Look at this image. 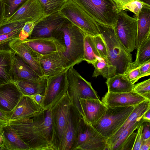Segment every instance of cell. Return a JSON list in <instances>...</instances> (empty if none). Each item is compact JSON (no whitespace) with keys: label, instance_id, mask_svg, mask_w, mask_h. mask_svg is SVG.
<instances>
[{"label":"cell","instance_id":"cell-1","mask_svg":"<svg viewBox=\"0 0 150 150\" xmlns=\"http://www.w3.org/2000/svg\"><path fill=\"white\" fill-rule=\"evenodd\" d=\"M8 123L28 145L30 150H54L51 143L52 124L50 109H43L33 117Z\"/></svg>","mask_w":150,"mask_h":150},{"label":"cell","instance_id":"cell-2","mask_svg":"<svg viewBox=\"0 0 150 150\" xmlns=\"http://www.w3.org/2000/svg\"><path fill=\"white\" fill-rule=\"evenodd\" d=\"M86 35L67 19L54 32L52 37L64 48L62 56L68 69L83 61L84 39Z\"/></svg>","mask_w":150,"mask_h":150},{"label":"cell","instance_id":"cell-3","mask_svg":"<svg viewBox=\"0 0 150 150\" xmlns=\"http://www.w3.org/2000/svg\"><path fill=\"white\" fill-rule=\"evenodd\" d=\"M96 23L107 47V62L115 68V74H123L129 64L132 62V54L120 42L113 28Z\"/></svg>","mask_w":150,"mask_h":150},{"label":"cell","instance_id":"cell-4","mask_svg":"<svg viewBox=\"0 0 150 150\" xmlns=\"http://www.w3.org/2000/svg\"><path fill=\"white\" fill-rule=\"evenodd\" d=\"M96 23L114 28L118 11L112 0H72Z\"/></svg>","mask_w":150,"mask_h":150},{"label":"cell","instance_id":"cell-5","mask_svg":"<svg viewBox=\"0 0 150 150\" xmlns=\"http://www.w3.org/2000/svg\"><path fill=\"white\" fill-rule=\"evenodd\" d=\"M72 67L67 71V92L73 104L82 117L83 114L81 105V99H100L90 82L83 78Z\"/></svg>","mask_w":150,"mask_h":150},{"label":"cell","instance_id":"cell-6","mask_svg":"<svg viewBox=\"0 0 150 150\" xmlns=\"http://www.w3.org/2000/svg\"><path fill=\"white\" fill-rule=\"evenodd\" d=\"M72 104L67 92L50 108L52 124L51 143L54 150H59L67 126L70 106Z\"/></svg>","mask_w":150,"mask_h":150},{"label":"cell","instance_id":"cell-7","mask_svg":"<svg viewBox=\"0 0 150 150\" xmlns=\"http://www.w3.org/2000/svg\"><path fill=\"white\" fill-rule=\"evenodd\" d=\"M135 106L107 107V109L93 127L107 139L114 135L128 118Z\"/></svg>","mask_w":150,"mask_h":150},{"label":"cell","instance_id":"cell-8","mask_svg":"<svg viewBox=\"0 0 150 150\" xmlns=\"http://www.w3.org/2000/svg\"><path fill=\"white\" fill-rule=\"evenodd\" d=\"M59 11L86 34L94 36L100 34L96 23L72 0H68Z\"/></svg>","mask_w":150,"mask_h":150},{"label":"cell","instance_id":"cell-9","mask_svg":"<svg viewBox=\"0 0 150 150\" xmlns=\"http://www.w3.org/2000/svg\"><path fill=\"white\" fill-rule=\"evenodd\" d=\"M116 35L126 50L131 53L136 49L137 18L129 16L124 10L118 13L114 28Z\"/></svg>","mask_w":150,"mask_h":150},{"label":"cell","instance_id":"cell-10","mask_svg":"<svg viewBox=\"0 0 150 150\" xmlns=\"http://www.w3.org/2000/svg\"><path fill=\"white\" fill-rule=\"evenodd\" d=\"M68 69L47 78L43 98L40 104L43 109L47 110L51 108L67 92V71Z\"/></svg>","mask_w":150,"mask_h":150},{"label":"cell","instance_id":"cell-11","mask_svg":"<svg viewBox=\"0 0 150 150\" xmlns=\"http://www.w3.org/2000/svg\"><path fill=\"white\" fill-rule=\"evenodd\" d=\"M67 20L59 11L48 15L35 23L28 38L53 37L54 31Z\"/></svg>","mask_w":150,"mask_h":150},{"label":"cell","instance_id":"cell-12","mask_svg":"<svg viewBox=\"0 0 150 150\" xmlns=\"http://www.w3.org/2000/svg\"><path fill=\"white\" fill-rule=\"evenodd\" d=\"M47 16L39 0H28L13 15L1 23L21 21L36 23Z\"/></svg>","mask_w":150,"mask_h":150},{"label":"cell","instance_id":"cell-13","mask_svg":"<svg viewBox=\"0 0 150 150\" xmlns=\"http://www.w3.org/2000/svg\"><path fill=\"white\" fill-rule=\"evenodd\" d=\"M33 51L40 63L44 77L48 78L53 76L68 69L60 52L42 55Z\"/></svg>","mask_w":150,"mask_h":150},{"label":"cell","instance_id":"cell-14","mask_svg":"<svg viewBox=\"0 0 150 150\" xmlns=\"http://www.w3.org/2000/svg\"><path fill=\"white\" fill-rule=\"evenodd\" d=\"M21 41L30 49L42 55L59 52L62 56L65 50L63 45L54 37L28 38Z\"/></svg>","mask_w":150,"mask_h":150},{"label":"cell","instance_id":"cell-15","mask_svg":"<svg viewBox=\"0 0 150 150\" xmlns=\"http://www.w3.org/2000/svg\"><path fill=\"white\" fill-rule=\"evenodd\" d=\"M146 100L132 91L117 93L107 92L102 98L101 101L106 107H113L135 106Z\"/></svg>","mask_w":150,"mask_h":150},{"label":"cell","instance_id":"cell-16","mask_svg":"<svg viewBox=\"0 0 150 150\" xmlns=\"http://www.w3.org/2000/svg\"><path fill=\"white\" fill-rule=\"evenodd\" d=\"M42 110L31 96L23 95L14 108L9 112L10 121L33 117Z\"/></svg>","mask_w":150,"mask_h":150},{"label":"cell","instance_id":"cell-17","mask_svg":"<svg viewBox=\"0 0 150 150\" xmlns=\"http://www.w3.org/2000/svg\"><path fill=\"white\" fill-rule=\"evenodd\" d=\"M81 118L72 104L70 106L67 126L59 150H72Z\"/></svg>","mask_w":150,"mask_h":150},{"label":"cell","instance_id":"cell-18","mask_svg":"<svg viewBox=\"0 0 150 150\" xmlns=\"http://www.w3.org/2000/svg\"><path fill=\"white\" fill-rule=\"evenodd\" d=\"M23 95L13 81L0 85V109L7 112L12 111Z\"/></svg>","mask_w":150,"mask_h":150},{"label":"cell","instance_id":"cell-19","mask_svg":"<svg viewBox=\"0 0 150 150\" xmlns=\"http://www.w3.org/2000/svg\"><path fill=\"white\" fill-rule=\"evenodd\" d=\"M80 102L83 114L82 118L93 126L99 121L107 109L100 99L82 98Z\"/></svg>","mask_w":150,"mask_h":150},{"label":"cell","instance_id":"cell-20","mask_svg":"<svg viewBox=\"0 0 150 150\" xmlns=\"http://www.w3.org/2000/svg\"><path fill=\"white\" fill-rule=\"evenodd\" d=\"M12 81L22 80L37 81L44 77L40 76L19 55L12 51Z\"/></svg>","mask_w":150,"mask_h":150},{"label":"cell","instance_id":"cell-21","mask_svg":"<svg viewBox=\"0 0 150 150\" xmlns=\"http://www.w3.org/2000/svg\"><path fill=\"white\" fill-rule=\"evenodd\" d=\"M9 45L10 49L19 55L40 76L44 77L40 63L36 59L33 51L18 38L11 42Z\"/></svg>","mask_w":150,"mask_h":150},{"label":"cell","instance_id":"cell-22","mask_svg":"<svg viewBox=\"0 0 150 150\" xmlns=\"http://www.w3.org/2000/svg\"><path fill=\"white\" fill-rule=\"evenodd\" d=\"M2 136L4 142L3 150H30L28 145L21 139L16 131L8 122L2 127Z\"/></svg>","mask_w":150,"mask_h":150},{"label":"cell","instance_id":"cell-23","mask_svg":"<svg viewBox=\"0 0 150 150\" xmlns=\"http://www.w3.org/2000/svg\"><path fill=\"white\" fill-rule=\"evenodd\" d=\"M92 125L81 118L79 124L72 150H77L80 146L97 140L102 136Z\"/></svg>","mask_w":150,"mask_h":150},{"label":"cell","instance_id":"cell-24","mask_svg":"<svg viewBox=\"0 0 150 150\" xmlns=\"http://www.w3.org/2000/svg\"><path fill=\"white\" fill-rule=\"evenodd\" d=\"M150 109V100H146L135 106L134 108L125 121L118 130L107 139V144L110 150L122 132L131 123L138 118L142 117Z\"/></svg>","mask_w":150,"mask_h":150},{"label":"cell","instance_id":"cell-25","mask_svg":"<svg viewBox=\"0 0 150 150\" xmlns=\"http://www.w3.org/2000/svg\"><path fill=\"white\" fill-rule=\"evenodd\" d=\"M137 34L136 49L137 50L142 42L150 35V6H145L137 17Z\"/></svg>","mask_w":150,"mask_h":150},{"label":"cell","instance_id":"cell-26","mask_svg":"<svg viewBox=\"0 0 150 150\" xmlns=\"http://www.w3.org/2000/svg\"><path fill=\"white\" fill-rule=\"evenodd\" d=\"M47 78L34 81L22 80L14 81L23 95L31 96L37 94L43 95L45 91Z\"/></svg>","mask_w":150,"mask_h":150},{"label":"cell","instance_id":"cell-27","mask_svg":"<svg viewBox=\"0 0 150 150\" xmlns=\"http://www.w3.org/2000/svg\"><path fill=\"white\" fill-rule=\"evenodd\" d=\"M12 51L0 50V85L12 81Z\"/></svg>","mask_w":150,"mask_h":150},{"label":"cell","instance_id":"cell-28","mask_svg":"<svg viewBox=\"0 0 150 150\" xmlns=\"http://www.w3.org/2000/svg\"><path fill=\"white\" fill-rule=\"evenodd\" d=\"M108 92L122 93L132 91L134 84L131 83L123 74H115L107 79Z\"/></svg>","mask_w":150,"mask_h":150},{"label":"cell","instance_id":"cell-29","mask_svg":"<svg viewBox=\"0 0 150 150\" xmlns=\"http://www.w3.org/2000/svg\"><path fill=\"white\" fill-rule=\"evenodd\" d=\"M92 64L95 68L92 77H96L101 75L107 79L115 75V68L109 64L105 59L98 57Z\"/></svg>","mask_w":150,"mask_h":150},{"label":"cell","instance_id":"cell-30","mask_svg":"<svg viewBox=\"0 0 150 150\" xmlns=\"http://www.w3.org/2000/svg\"><path fill=\"white\" fill-rule=\"evenodd\" d=\"M98 57H100L95 46L93 36L86 34L84 39L83 61L92 64Z\"/></svg>","mask_w":150,"mask_h":150},{"label":"cell","instance_id":"cell-31","mask_svg":"<svg viewBox=\"0 0 150 150\" xmlns=\"http://www.w3.org/2000/svg\"><path fill=\"white\" fill-rule=\"evenodd\" d=\"M144 121L142 116L138 118L130 124L120 134L118 139L110 150H120L124 142L128 136Z\"/></svg>","mask_w":150,"mask_h":150},{"label":"cell","instance_id":"cell-32","mask_svg":"<svg viewBox=\"0 0 150 150\" xmlns=\"http://www.w3.org/2000/svg\"><path fill=\"white\" fill-rule=\"evenodd\" d=\"M137 51L134 62L137 65L140 66L150 60V35L143 41Z\"/></svg>","mask_w":150,"mask_h":150},{"label":"cell","instance_id":"cell-33","mask_svg":"<svg viewBox=\"0 0 150 150\" xmlns=\"http://www.w3.org/2000/svg\"><path fill=\"white\" fill-rule=\"evenodd\" d=\"M28 0H2L4 18L7 19L18 11Z\"/></svg>","mask_w":150,"mask_h":150},{"label":"cell","instance_id":"cell-34","mask_svg":"<svg viewBox=\"0 0 150 150\" xmlns=\"http://www.w3.org/2000/svg\"><path fill=\"white\" fill-rule=\"evenodd\" d=\"M47 15L59 11L68 0H39Z\"/></svg>","mask_w":150,"mask_h":150},{"label":"cell","instance_id":"cell-35","mask_svg":"<svg viewBox=\"0 0 150 150\" xmlns=\"http://www.w3.org/2000/svg\"><path fill=\"white\" fill-rule=\"evenodd\" d=\"M139 67L134 62L130 63L123 74L133 84L142 77L140 71Z\"/></svg>","mask_w":150,"mask_h":150},{"label":"cell","instance_id":"cell-36","mask_svg":"<svg viewBox=\"0 0 150 150\" xmlns=\"http://www.w3.org/2000/svg\"><path fill=\"white\" fill-rule=\"evenodd\" d=\"M132 91L150 100V79L134 84Z\"/></svg>","mask_w":150,"mask_h":150},{"label":"cell","instance_id":"cell-37","mask_svg":"<svg viewBox=\"0 0 150 150\" xmlns=\"http://www.w3.org/2000/svg\"><path fill=\"white\" fill-rule=\"evenodd\" d=\"M22 28L15 30L9 33L0 35V50L10 49L9 45L10 42L19 37Z\"/></svg>","mask_w":150,"mask_h":150},{"label":"cell","instance_id":"cell-38","mask_svg":"<svg viewBox=\"0 0 150 150\" xmlns=\"http://www.w3.org/2000/svg\"><path fill=\"white\" fill-rule=\"evenodd\" d=\"M93 40L95 47L101 58L107 61V51L105 43L100 34L93 36Z\"/></svg>","mask_w":150,"mask_h":150},{"label":"cell","instance_id":"cell-39","mask_svg":"<svg viewBox=\"0 0 150 150\" xmlns=\"http://www.w3.org/2000/svg\"><path fill=\"white\" fill-rule=\"evenodd\" d=\"M25 21H24L7 22L0 24V35L11 32L22 28Z\"/></svg>","mask_w":150,"mask_h":150},{"label":"cell","instance_id":"cell-40","mask_svg":"<svg viewBox=\"0 0 150 150\" xmlns=\"http://www.w3.org/2000/svg\"><path fill=\"white\" fill-rule=\"evenodd\" d=\"M146 5L150 6L139 0H134L126 4L123 10L127 9L129 10L134 13L137 17L142 8Z\"/></svg>","mask_w":150,"mask_h":150},{"label":"cell","instance_id":"cell-41","mask_svg":"<svg viewBox=\"0 0 150 150\" xmlns=\"http://www.w3.org/2000/svg\"><path fill=\"white\" fill-rule=\"evenodd\" d=\"M35 23L33 21H27L25 23L20 32L18 39L21 40L28 38L34 28Z\"/></svg>","mask_w":150,"mask_h":150},{"label":"cell","instance_id":"cell-42","mask_svg":"<svg viewBox=\"0 0 150 150\" xmlns=\"http://www.w3.org/2000/svg\"><path fill=\"white\" fill-rule=\"evenodd\" d=\"M137 133L133 132L127 138L120 150H132L135 142Z\"/></svg>","mask_w":150,"mask_h":150},{"label":"cell","instance_id":"cell-43","mask_svg":"<svg viewBox=\"0 0 150 150\" xmlns=\"http://www.w3.org/2000/svg\"><path fill=\"white\" fill-rule=\"evenodd\" d=\"M143 124L140 125L137 128V131L136 132L135 142L132 150H140L143 140Z\"/></svg>","mask_w":150,"mask_h":150},{"label":"cell","instance_id":"cell-44","mask_svg":"<svg viewBox=\"0 0 150 150\" xmlns=\"http://www.w3.org/2000/svg\"><path fill=\"white\" fill-rule=\"evenodd\" d=\"M139 70L142 77L149 75L150 74V60L140 65Z\"/></svg>","mask_w":150,"mask_h":150},{"label":"cell","instance_id":"cell-45","mask_svg":"<svg viewBox=\"0 0 150 150\" xmlns=\"http://www.w3.org/2000/svg\"><path fill=\"white\" fill-rule=\"evenodd\" d=\"M143 124L142 138L146 140L150 138V122H144Z\"/></svg>","mask_w":150,"mask_h":150},{"label":"cell","instance_id":"cell-46","mask_svg":"<svg viewBox=\"0 0 150 150\" xmlns=\"http://www.w3.org/2000/svg\"><path fill=\"white\" fill-rule=\"evenodd\" d=\"M115 3L118 13L123 10L124 7L127 4L134 0H112Z\"/></svg>","mask_w":150,"mask_h":150},{"label":"cell","instance_id":"cell-47","mask_svg":"<svg viewBox=\"0 0 150 150\" xmlns=\"http://www.w3.org/2000/svg\"><path fill=\"white\" fill-rule=\"evenodd\" d=\"M150 148V138L142 140L140 150H149Z\"/></svg>","mask_w":150,"mask_h":150},{"label":"cell","instance_id":"cell-48","mask_svg":"<svg viewBox=\"0 0 150 150\" xmlns=\"http://www.w3.org/2000/svg\"><path fill=\"white\" fill-rule=\"evenodd\" d=\"M6 122L0 119V150L4 149V142L2 136V127Z\"/></svg>","mask_w":150,"mask_h":150},{"label":"cell","instance_id":"cell-49","mask_svg":"<svg viewBox=\"0 0 150 150\" xmlns=\"http://www.w3.org/2000/svg\"><path fill=\"white\" fill-rule=\"evenodd\" d=\"M0 119L6 122L10 121L9 112H7L0 109Z\"/></svg>","mask_w":150,"mask_h":150},{"label":"cell","instance_id":"cell-50","mask_svg":"<svg viewBox=\"0 0 150 150\" xmlns=\"http://www.w3.org/2000/svg\"><path fill=\"white\" fill-rule=\"evenodd\" d=\"M31 97L36 103L40 105L44 96L43 95L38 93L32 96Z\"/></svg>","mask_w":150,"mask_h":150},{"label":"cell","instance_id":"cell-51","mask_svg":"<svg viewBox=\"0 0 150 150\" xmlns=\"http://www.w3.org/2000/svg\"><path fill=\"white\" fill-rule=\"evenodd\" d=\"M142 118L144 122H150V109H148L143 115Z\"/></svg>","mask_w":150,"mask_h":150},{"label":"cell","instance_id":"cell-52","mask_svg":"<svg viewBox=\"0 0 150 150\" xmlns=\"http://www.w3.org/2000/svg\"><path fill=\"white\" fill-rule=\"evenodd\" d=\"M4 20L3 6L2 0H0V24Z\"/></svg>","mask_w":150,"mask_h":150}]
</instances>
